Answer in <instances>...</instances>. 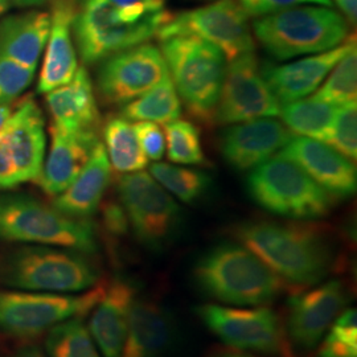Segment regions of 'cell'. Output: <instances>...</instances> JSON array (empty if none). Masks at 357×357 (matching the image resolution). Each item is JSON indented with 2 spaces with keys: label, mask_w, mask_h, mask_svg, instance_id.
Listing matches in <instances>:
<instances>
[{
  "label": "cell",
  "mask_w": 357,
  "mask_h": 357,
  "mask_svg": "<svg viewBox=\"0 0 357 357\" xmlns=\"http://www.w3.org/2000/svg\"><path fill=\"white\" fill-rule=\"evenodd\" d=\"M231 233L284 284L299 291L323 281L335 264L331 240L318 225L253 220L236 225Z\"/></svg>",
  "instance_id": "1"
},
{
  "label": "cell",
  "mask_w": 357,
  "mask_h": 357,
  "mask_svg": "<svg viewBox=\"0 0 357 357\" xmlns=\"http://www.w3.org/2000/svg\"><path fill=\"white\" fill-rule=\"evenodd\" d=\"M195 287L206 298L234 306L259 307L282 293L281 278L241 243L216 245L192 270Z\"/></svg>",
  "instance_id": "2"
},
{
  "label": "cell",
  "mask_w": 357,
  "mask_h": 357,
  "mask_svg": "<svg viewBox=\"0 0 357 357\" xmlns=\"http://www.w3.org/2000/svg\"><path fill=\"white\" fill-rule=\"evenodd\" d=\"M160 41L178 98L196 121L212 125L227 72L225 56L211 43L195 36H171Z\"/></svg>",
  "instance_id": "3"
},
{
  "label": "cell",
  "mask_w": 357,
  "mask_h": 357,
  "mask_svg": "<svg viewBox=\"0 0 357 357\" xmlns=\"http://www.w3.org/2000/svg\"><path fill=\"white\" fill-rule=\"evenodd\" d=\"M0 240L57 246L82 255L98 249L90 221L65 216L26 195H0Z\"/></svg>",
  "instance_id": "4"
},
{
  "label": "cell",
  "mask_w": 357,
  "mask_h": 357,
  "mask_svg": "<svg viewBox=\"0 0 357 357\" xmlns=\"http://www.w3.org/2000/svg\"><path fill=\"white\" fill-rule=\"evenodd\" d=\"M255 38L270 56L287 60L321 53L348 38V23L328 7H291L261 16L253 23Z\"/></svg>",
  "instance_id": "5"
},
{
  "label": "cell",
  "mask_w": 357,
  "mask_h": 357,
  "mask_svg": "<svg viewBox=\"0 0 357 357\" xmlns=\"http://www.w3.org/2000/svg\"><path fill=\"white\" fill-rule=\"evenodd\" d=\"M98 271L82 253L52 246H26L0 259L4 286L38 293H78L91 289Z\"/></svg>",
  "instance_id": "6"
},
{
  "label": "cell",
  "mask_w": 357,
  "mask_h": 357,
  "mask_svg": "<svg viewBox=\"0 0 357 357\" xmlns=\"http://www.w3.org/2000/svg\"><path fill=\"white\" fill-rule=\"evenodd\" d=\"M246 191L262 209L294 220L327 216L333 199L302 167L281 153L253 168Z\"/></svg>",
  "instance_id": "7"
},
{
  "label": "cell",
  "mask_w": 357,
  "mask_h": 357,
  "mask_svg": "<svg viewBox=\"0 0 357 357\" xmlns=\"http://www.w3.org/2000/svg\"><path fill=\"white\" fill-rule=\"evenodd\" d=\"M169 17L165 11L131 22L110 0H82L77 6L73 35L82 61L94 64L147 43Z\"/></svg>",
  "instance_id": "8"
},
{
  "label": "cell",
  "mask_w": 357,
  "mask_h": 357,
  "mask_svg": "<svg viewBox=\"0 0 357 357\" xmlns=\"http://www.w3.org/2000/svg\"><path fill=\"white\" fill-rule=\"evenodd\" d=\"M119 200L138 241L151 252H163L183 229V211L171 195L147 172L123 175Z\"/></svg>",
  "instance_id": "9"
},
{
  "label": "cell",
  "mask_w": 357,
  "mask_h": 357,
  "mask_svg": "<svg viewBox=\"0 0 357 357\" xmlns=\"http://www.w3.org/2000/svg\"><path fill=\"white\" fill-rule=\"evenodd\" d=\"M195 312L209 331L231 348L268 356L294 357L281 318L271 308L202 305Z\"/></svg>",
  "instance_id": "10"
},
{
  "label": "cell",
  "mask_w": 357,
  "mask_h": 357,
  "mask_svg": "<svg viewBox=\"0 0 357 357\" xmlns=\"http://www.w3.org/2000/svg\"><path fill=\"white\" fill-rule=\"evenodd\" d=\"M103 286L82 295L0 290V331L33 337L59 323L85 315L102 296Z\"/></svg>",
  "instance_id": "11"
},
{
  "label": "cell",
  "mask_w": 357,
  "mask_h": 357,
  "mask_svg": "<svg viewBox=\"0 0 357 357\" xmlns=\"http://www.w3.org/2000/svg\"><path fill=\"white\" fill-rule=\"evenodd\" d=\"M160 40L171 36H195L215 45L228 60L255 51L248 13L234 0L215 3L171 16L156 33Z\"/></svg>",
  "instance_id": "12"
},
{
  "label": "cell",
  "mask_w": 357,
  "mask_h": 357,
  "mask_svg": "<svg viewBox=\"0 0 357 357\" xmlns=\"http://www.w3.org/2000/svg\"><path fill=\"white\" fill-rule=\"evenodd\" d=\"M280 112V102L262 76L253 52L231 60L224 77L216 121L240 123L277 116Z\"/></svg>",
  "instance_id": "13"
},
{
  "label": "cell",
  "mask_w": 357,
  "mask_h": 357,
  "mask_svg": "<svg viewBox=\"0 0 357 357\" xmlns=\"http://www.w3.org/2000/svg\"><path fill=\"white\" fill-rule=\"evenodd\" d=\"M169 70L160 50L149 43L103 60L97 86L109 103H128L160 84Z\"/></svg>",
  "instance_id": "14"
},
{
  "label": "cell",
  "mask_w": 357,
  "mask_h": 357,
  "mask_svg": "<svg viewBox=\"0 0 357 357\" xmlns=\"http://www.w3.org/2000/svg\"><path fill=\"white\" fill-rule=\"evenodd\" d=\"M348 301L349 296L344 283L337 280L294 295L287 305L284 326L290 347L301 352L315 349Z\"/></svg>",
  "instance_id": "15"
},
{
  "label": "cell",
  "mask_w": 357,
  "mask_h": 357,
  "mask_svg": "<svg viewBox=\"0 0 357 357\" xmlns=\"http://www.w3.org/2000/svg\"><path fill=\"white\" fill-rule=\"evenodd\" d=\"M281 155L302 167L332 197L348 199L355 195L356 167L332 146L307 137H293Z\"/></svg>",
  "instance_id": "16"
},
{
  "label": "cell",
  "mask_w": 357,
  "mask_h": 357,
  "mask_svg": "<svg viewBox=\"0 0 357 357\" xmlns=\"http://www.w3.org/2000/svg\"><path fill=\"white\" fill-rule=\"evenodd\" d=\"M355 45L356 38L349 36L345 38L344 43L330 51L321 52L291 64H265L261 68V73L278 102L284 105L299 101L318 89L324 78L331 73L333 66Z\"/></svg>",
  "instance_id": "17"
},
{
  "label": "cell",
  "mask_w": 357,
  "mask_h": 357,
  "mask_svg": "<svg viewBox=\"0 0 357 357\" xmlns=\"http://www.w3.org/2000/svg\"><path fill=\"white\" fill-rule=\"evenodd\" d=\"M293 137L291 131L275 119H253L224 132L221 153L230 167L248 171L274 156Z\"/></svg>",
  "instance_id": "18"
},
{
  "label": "cell",
  "mask_w": 357,
  "mask_h": 357,
  "mask_svg": "<svg viewBox=\"0 0 357 357\" xmlns=\"http://www.w3.org/2000/svg\"><path fill=\"white\" fill-rule=\"evenodd\" d=\"M176 336L172 312L158 301L137 296L119 357H166Z\"/></svg>",
  "instance_id": "19"
},
{
  "label": "cell",
  "mask_w": 357,
  "mask_h": 357,
  "mask_svg": "<svg viewBox=\"0 0 357 357\" xmlns=\"http://www.w3.org/2000/svg\"><path fill=\"white\" fill-rule=\"evenodd\" d=\"M1 134L13 156L22 183L36 181L45 160V132L43 113L33 100H26L13 112Z\"/></svg>",
  "instance_id": "20"
},
{
  "label": "cell",
  "mask_w": 357,
  "mask_h": 357,
  "mask_svg": "<svg viewBox=\"0 0 357 357\" xmlns=\"http://www.w3.org/2000/svg\"><path fill=\"white\" fill-rule=\"evenodd\" d=\"M137 296V284L128 278L116 277L105 287L89 324L90 335L103 357L121 356Z\"/></svg>",
  "instance_id": "21"
},
{
  "label": "cell",
  "mask_w": 357,
  "mask_h": 357,
  "mask_svg": "<svg viewBox=\"0 0 357 357\" xmlns=\"http://www.w3.org/2000/svg\"><path fill=\"white\" fill-rule=\"evenodd\" d=\"M75 0H54L51 13V29L45 45L43 69L38 78V93H48L68 84L78 69L73 43Z\"/></svg>",
  "instance_id": "22"
},
{
  "label": "cell",
  "mask_w": 357,
  "mask_h": 357,
  "mask_svg": "<svg viewBox=\"0 0 357 357\" xmlns=\"http://www.w3.org/2000/svg\"><path fill=\"white\" fill-rule=\"evenodd\" d=\"M51 150L38 184L51 196L64 192L88 163L100 139L96 131L69 132L51 128Z\"/></svg>",
  "instance_id": "23"
},
{
  "label": "cell",
  "mask_w": 357,
  "mask_h": 357,
  "mask_svg": "<svg viewBox=\"0 0 357 357\" xmlns=\"http://www.w3.org/2000/svg\"><path fill=\"white\" fill-rule=\"evenodd\" d=\"M52 126L69 131H96L100 122L93 84L88 70L81 66L63 86L45 93Z\"/></svg>",
  "instance_id": "24"
},
{
  "label": "cell",
  "mask_w": 357,
  "mask_h": 357,
  "mask_svg": "<svg viewBox=\"0 0 357 357\" xmlns=\"http://www.w3.org/2000/svg\"><path fill=\"white\" fill-rule=\"evenodd\" d=\"M110 176L112 165L105 146L100 142L73 183L56 196L53 208L65 216L86 220L101 204Z\"/></svg>",
  "instance_id": "25"
},
{
  "label": "cell",
  "mask_w": 357,
  "mask_h": 357,
  "mask_svg": "<svg viewBox=\"0 0 357 357\" xmlns=\"http://www.w3.org/2000/svg\"><path fill=\"white\" fill-rule=\"evenodd\" d=\"M51 29V13H19L0 20V53L15 63L36 69Z\"/></svg>",
  "instance_id": "26"
},
{
  "label": "cell",
  "mask_w": 357,
  "mask_h": 357,
  "mask_svg": "<svg viewBox=\"0 0 357 357\" xmlns=\"http://www.w3.org/2000/svg\"><path fill=\"white\" fill-rule=\"evenodd\" d=\"M339 106L318 98L284 103L281 107L284 126L302 137L327 142Z\"/></svg>",
  "instance_id": "27"
},
{
  "label": "cell",
  "mask_w": 357,
  "mask_h": 357,
  "mask_svg": "<svg viewBox=\"0 0 357 357\" xmlns=\"http://www.w3.org/2000/svg\"><path fill=\"white\" fill-rule=\"evenodd\" d=\"M106 153L116 172L131 174L142 171L149 163L137 138L134 126L123 116H112L103 130Z\"/></svg>",
  "instance_id": "28"
},
{
  "label": "cell",
  "mask_w": 357,
  "mask_h": 357,
  "mask_svg": "<svg viewBox=\"0 0 357 357\" xmlns=\"http://www.w3.org/2000/svg\"><path fill=\"white\" fill-rule=\"evenodd\" d=\"M180 114L181 102L169 76L122 109V116L135 122L169 123Z\"/></svg>",
  "instance_id": "29"
},
{
  "label": "cell",
  "mask_w": 357,
  "mask_h": 357,
  "mask_svg": "<svg viewBox=\"0 0 357 357\" xmlns=\"http://www.w3.org/2000/svg\"><path fill=\"white\" fill-rule=\"evenodd\" d=\"M153 176L166 191L175 195L185 204H195L204 199L213 187V180L199 169L155 163L150 167Z\"/></svg>",
  "instance_id": "30"
},
{
  "label": "cell",
  "mask_w": 357,
  "mask_h": 357,
  "mask_svg": "<svg viewBox=\"0 0 357 357\" xmlns=\"http://www.w3.org/2000/svg\"><path fill=\"white\" fill-rule=\"evenodd\" d=\"M45 347L50 357H101L88 327L78 318L52 327Z\"/></svg>",
  "instance_id": "31"
},
{
  "label": "cell",
  "mask_w": 357,
  "mask_h": 357,
  "mask_svg": "<svg viewBox=\"0 0 357 357\" xmlns=\"http://www.w3.org/2000/svg\"><path fill=\"white\" fill-rule=\"evenodd\" d=\"M356 75L357 50L355 45L333 66L326 84L312 97L336 106L356 102Z\"/></svg>",
  "instance_id": "32"
},
{
  "label": "cell",
  "mask_w": 357,
  "mask_h": 357,
  "mask_svg": "<svg viewBox=\"0 0 357 357\" xmlns=\"http://www.w3.org/2000/svg\"><path fill=\"white\" fill-rule=\"evenodd\" d=\"M167 151L171 162L178 165H203L205 155L200 131L191 122L175 119L166 123Z\"/></svg>",
  "instance_id": "33"
},
{
  "label": "cell",
  "mask_w": 357,
  "mask_h": 357,
  "mask_svg": "<svg viewBox=\"0 0 357 357\" xmlns=\"http://www.w3.org/2000/svg\"><path fill=\"white\" fill-rule=\"evenodd\" d=\"M319 357H357L356 308H347L332 323Z\"/></svg>",
  "instance_id": "34"
},
{
  "label": "cell",
  "mask_w": 357,
  "mask_h": 357,
  "mask_svg": "<svg viewBox=\"0 0 357 357\" xmlns=\"http://www.w3.org/2000/svg\"><path fill=\"white\" fill-rule=\"evenodd\" d=\"M327 142L348 159L357 156L356 102L345 103L337 109Z\"/></svg>",
  "instance_id": "35"
},
{
  "label": "cell",
  "mask_w": 357,
  "mask_h": 357,
  "mask_svg": "<svg viewBox=\"0 0 357 357\" xmlns=\"http://www.w3.org/2000/svg\"><path fill=\"white\" fill-rule=\"evenodd\" d=\"M35 72L0 53V105L15 101L32 84Z\"/></svg>",
  "instance_id": "36"
},
{
  "label": "cell",
  "mask_w": 357,
  "mask_h": 357,
  "mask_svg": "<svg viewBox=\"0 0 357 357\" xmlns=\"http://www.w3.org/2000/svg\"><path fill=\"white\" fill-rule=\"evenodd\" d=\"M134 126L144 155L153 160L163 158L166 151L165 132L153 122H137Z\"/></svg>",
  "instance_id": "37"
},
{
  "label": "cell",
  "mask_w": 357,
  "mask_h": 357,
  "mask_svg": "<svg viewBox=\"0 0 357 357\" xmlns=\"http://www.w3.org/2000/svg\"><path fill=\"white\" fill-rule=\"evenodd\" d=\"M305 3H315L324 7H331L332 0H240L243 11L250 16H265L278 13Z\"/></svg>",
  "instance_id": "38"
},
{
  "label": "cell",
  "mask_w": 357,
  "mask_h": 357,
  "mask_svg": "<svg viewBox=\"0 0 357 357\" xmlns=\"http://www.w3.org/2000/svg\"><path fill=\"white\" fill-rule=\"evenodd\" d=\"M131 22L166 11V0H110Z\"/></svg>",
  "instance_id": "39"
},
{
  "label": "cell",
  "mask_w": 357,
  "mask_h": 357,
  "mask_svg": "<svg viewBox=\"0 0 357 357\" xmlns=\"http://www.w3.org/2000/svg\"><path fill=\"white\" fill-rule=\"evenodd\" d=\"M20 183L13 156L0 131V190H11Z\"/></svg>",
  "instance_id": "40"
},
{
  "label": "cell",
  "mask_w": 357,
  "mask_h": 357,
  "mask_svg": "<svg viewBox=\"0 0 357 357\" xmlns=\"http://www.w3.org/2000/svg\"><path fill=\"white\" fill-rule=\"evenodd\" d=\"M103 222L106 229L114 236L126 234L130 227L123 206L113 202L103 206Z\"/></svg>",
  "instance_id": "41"
},
{
  "label": "cell",
  "mask_w": 357,
  "mask_h": 357,
  "mask_svg": "<svg viewBox=\"0 0 357 357\" xmlns=\"http://www.w3.org/2000/svg\"><path fill=\"white\" fill-rule=\"evenodd\" d=\"M342 13L344 15L345 20L349 24H355L357 20V0H332Z\"/></svg>",
  "instance_id": "42"
},
{
  "label": "cell",
  "mask_w": 357,
  "mask_h": 357,
  "mask_svg": "<svg viewBox=\"0 0 357 357\" xmlns=\"http://www.w3.org/2000/svg\"><path fill=\"white\" fill-rule=\"evenodd\" d=\"M13 357H47L36 347H28L23 348L19 352H16Z\"/></svg>",
  "instance_id": "43"
},
{
  "label": "cell",
  "mask_w": 357,
  "mask_h": 357,
  "mask_svg": "<svg viewBox=\"0 0 357 357\" xmlns=\"http://www.w3.org/2000/svg\"><path fill=\"white\" fill-rule=\"evenodd\" d=\"M11 114H13V110H11L10 105H0V131L4 128L6 123L8 122Z\"/></svg>",
  "instance_id": "44"
},
{
  "label": "cell",
  "mask_w": 357,
  "mask_h": 357,
  "mask_svg": "<svg viewBox=\"0 0 357 357\" xmlns=\"http://www.w3.org/2000/svg\"><path fill=\"white\" fill-rule=\"evenodd\" d=\"M48 0H13V4L17 7H32V6H40Z\"/></svg>",
  "instance_id": "45"
},
{
  "label": "cell",
  "mask_w": 357,
  "mask_h": 357,
  "mask_svg": "<svg viewBox=\"0 0 357 357\" xmlns=\"http://www.w3.org/2000/svg\"><path fill=\"white\" fill-rule=\"evenodd\" d=\"M209 357H255L253 355H248L243 352H236V351H222V352H217L215 355Z\"/></svg>",
  "instance_id": "46"
},
{
  "label": "cell",
  "mask_w": 357,
  "mask_h": 357,
  "mask_svg": "<svg viewBox=\"0 0 357 357\" xmlns=\"http://www.w3.org/2000/svg\"><path fill=\"white\" fill-rule=\"evenodd\" d=\"M13 6V0H0V16L7 13Z\"/></svg>",
  "instance_id": "47"
}]
</instances>
